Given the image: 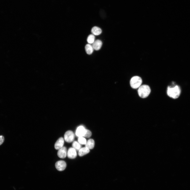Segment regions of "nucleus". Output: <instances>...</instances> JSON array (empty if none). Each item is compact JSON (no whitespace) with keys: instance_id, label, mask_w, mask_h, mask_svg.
Masks as SVG:
<instances>
[{"instance_id":"1","label":"nucleus","mask_w":190,"mask_h":190,"mask_svg":"<svg viewBox=\"0 0 190 190\" xmlns=\"http://www.w3.org/2000/svg\"><path fill=\"white\" fill-rule=\"evenodd\" d=\"M181 92L179 86L176 85L173 87L168 86L167 91V94L170 97L176 99L179 97Z\"/></svg>"},{"instance_id":"2","label":"nucleus","mask_w":190,"mask_h":190,"mask_svg":"<svg viewBox=\"0 0 190 190\" xmlns=\"http://www.w3.org/2000/svg\"><path fill=\"white\" fill-rule=\"evenodd\" d=\"M151 92L150 87L146 85L141 86L138 90L139 96L141 98H145L149 95Z\"/></svg>"},{"instance_id":"3","label":"nucleus","mask_w":190,"mask_h":190,"mask_svg":"<svg viewBox=\"0 0 190 190\" xmlns=\"http://www.w3.org/2000/svg\"><path fill=\"white\" fill-rule=\"evenodd\" d=\"M142 82L141 78L138 76H135L131 78L130 84L131 87L133 89H136L139 87Z\"/></svg>"},{"instance_id":"4","label":"nucleus","mask_w":190,"mask_h":190,"mask_svg":"<svg viewBox=\"0 0 190 190\" xmlns=\"http://www.w3.org/2000/svg\"><path fill=\"white\" fill-rule=\"evenodd\" d=\"M74 138V135L73 132L70 130L66 131L64 135V139L67 142H72Z\"/></svg>"},{"instance_id":"5","label":"nucleus","mask_w":190,"mask_h":190,"mask_svg":"<svg viewBox=\"0 0 190 190\" xmlns=\"http://www.w3.org/2000/svg\"><path fill=\"white\" fill-rule=\"evenodd\" d=\"M66 166L65 162L63 160H59L56 162L55 164V167L56 169L59 171L64 170Z\"/></svg>"},{"instance_id":"6","label":"nucleus","mask_w":190,"mask_h":190,"mask_svg":"<svg viewBox=\"0 0 190 190\" xmlns=\"http://www.w3.org/2000/svg\"><path fill=\"white\" fill-rule=\"evenodd\" d=\"M86 129L83 126H80L77 128L75 134L78 137H84Z\"/></svg>"},{"instance_id":"7","label":"nucleus","mask_w":190,"mask_h":190,"mask_svg":"<svg viewBox=\"0 0 190 190\" xmlns=\"http://www.w3.org/2000/svg\"><path fill=\"white\" fill-rule=\"evenodd\" d=\"M67 149L66 147L63 146L58 150L57 155L59 157L61 158H65L67 155Z\"/></svg>"},{"instance_id":"8","label":"nucleus","mask_w":190,"mask_h":190,"mask_svg":"<svg viewBox=\"0 0 190 190\" xmlns=\"http://www.w3.org/2000/svg\"><path fill=\"white\" fill-rule=\"evenodd\" d=\"M67 155L69 158H75L77 156L76 150L73 148H70L68 151Z\"/></svg>"},{"instance_id":"9","label":"nucleus","mask_w":190,"mask_h":190,"mask_svg":"<svg viewBox=\"0 0 190 190\" xmlns=\"http://www.w3.org/2000/svg\"><path fill=\"white\" fill-rule=\"evenodd\" d=\"M64 141L62 137L59 138L57 140L54 145V147L56 150H59L63 146Z\"/></svg>"},{"instance_id":"10","label":"nucleus","mask_w":190,"mask_h":190,"mask_svg":"<svg viewBox=\"0 0 190 190\" xmlns=\"http://www.w3.org/2000/svg\"><path fill=\"white\" fill-rule=\"evenodd\" d=\"M92 44V46L93 49L96 50H98L100 49L102 44L101 41L99 40L94 41Z\"/></svg>"},{"instance_id":"11","label":"nucleus","mask_w":190,"mask_h":190,"mask_svg":"<svg viewBox=\"0 0 190 190\" xmlns=\"http://www.w3.org/2000/svg\"><path fill=\"white\" fill-rule=\"evenodd\" d=\"M89 151V149L85 146L81 148L79 150L78 155L80 156H82L88 153Z\"/></svg>"},{"instance_id":"12","label":"nucleus","mask_w":190,"mask_h":190,"mask_svg":"<svg viewBox=\"0 0 190 190\" xmlns=\"http://www.w3.org/2000/svg\"><path fill=\"white\" fill-rule=\"evenodd\" d=\"M85 146L89 149H93L94 146V140L92 139H89L87 141L85 144Z\"/></svg>"},{"instance_id":"13","label":"nucleus","mask_w":190,"mask_h":190,"mask_svg":"<svg viewBox=\"0 0 190 190\" xmlns=\"http://www.w3.org/2000/svg\"><path fill=\"white\" fill-rule=\"evenodd\" d=\"M91 32L93 35H98L102 33V31L100 28L97 26H94L92 28Z\"/></svg>"},{"instance_id":"14","label":"nucleus","mask_w":190,"mask_h":190,"mask_svg":"<svg viewBox=\"0 0 190 190\" xmlns=\"http://www.w3.org/2000/svg\"><path fill=\"white\" fill-rule=\"evenodd\" d=\"M85 49L87 53L90 55L93 52L94 49L92 45L89 44H88L85 46Z\"/></svg>"},{"instance_id":"15","label":"nucleus","mask_w":190,"mask_h":190,"mask_svg":"<svg viewBox=\"0 0 190 190\" xmlns=\"http://www.w3.org/2000/svg\"><path fill=\"white\" fill-rule=\"evenodd\" d=\"M73 148L77 150H79L81 148L80 143L77 141H74L72 144Z\"/></svg>"},{"instance_id":"16","label":"nucleus","mask_w":190,"mask_h":190,"mask_svg":"<svg viewBox=\"0 0 190 190\" xmlns=\"http://www.w3.org/2000/svg\"><path fill=\"white\" fill-rule=\"evenodd\" d=\"M94 40L95 36L93 34L89 35L87 39V42L90 44H92L94 41Z\"/></svg>"},{"instance_id":"17","label":"nucleus","mask_w":190,"mask_h":190,"mask_svg":"<svg viewBox=\"0 0 190 190\" xmlns=\"http://www.w3.org/2000/svg\"><path fill=\"white\" fill-rule=\"evenodd\" d=\"M78 141L79 143L83 145H85L87 142L86 139L83 137H79Z\"/></svg>"},{"instance_id":"18","label":"nucleus","mask_w":190,"mask_h":190,"mask_svg":"<svg viewBox=\"0 0 190 190\" xmlns=\"http://www.w3.org/2000/svg\"><path fill=\"white\" fill-rule=\"evenodd\" d=\"M91 135L92 133L91 131L86 129L84 137H89L91 136Z\"/></svg>"},{"instance_id":"19","label":"nucleus","mask_w":190,"mask_h":190,"mask_svg":"<svg viewBox=\"0 0 190 190\" xmlns=\"http://www.w3.org/2000/svg\"><path fill=\"white\" fill-rule=\"evenodd\" d=\"M4 141V138L3 136L2 135L0 136V145H1Z\"/></svg>"}]
</instances>
